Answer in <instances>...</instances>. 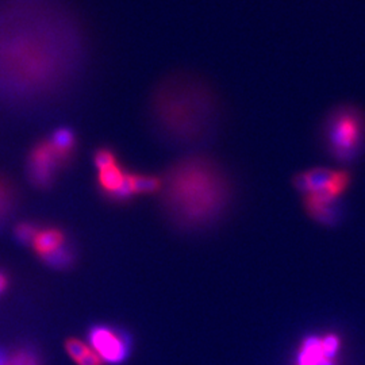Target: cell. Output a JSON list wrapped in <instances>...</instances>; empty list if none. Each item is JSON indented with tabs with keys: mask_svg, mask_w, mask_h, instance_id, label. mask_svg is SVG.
I'll return each instance as SVG.
<instances>
[{
	"mask_svg": "<svg viewBox=\"0 0 365 365\" xmlns=\"http://www.w3.org/2000/svg\"><path fill=\"white\" fill-rule=\"evenodd\" d=\"M160 203L179 231L198 233L216 226L230 211L234 186L226 168L202 152H189L162 175Z\"/></svg>",
	"mask_w": 365,
	"mask_h": 365,
	"instance_id": "cell-1",
	"label": "cell"
},
{
	"mask_svg": "<svg viewBox=\"0 0 365 365\" xmlns=\"http://www.w3.org/2000/svg\"><path fill=\"white\" fill-rule=\"evenodd\" d=\"M152 121L164 142L175 148H196L216 134L219 105L204 81L175 73L153 94Z\"/></svg>",
	"mask_w": 365,
	"mask_h": 365,
	"instance_id": "cell-2",
	"label": "cell"
},
{
	"mask_svg": "<svg viewBox=\"0 0 365 365\" xmlns=\"http://www.w3.org/2000/svg\"><path fill=\"white\" fill-rule=\"evenodd\" d=\"M322 144L336 162H354L365 147L364 112L353 105H338L330 110L322 123Z\"/></svg>",
	"mask_w": 365,
	"mask_h": 365,
	"instance_id": "cell-3",
	"label": "cell"
},
{
	"mask_svg": "<svg viewBox=\"0 0 365 365\" xmlns=\"http://www.w3.org/2000/svg\"><path fill=\"white\" fill-rule=\"evenodd\" d=\"M351 175L347 169L315 166L299 172L292 184L303 195H314L324 199H342L349 189Z\"/></svg>",
	"mask_w": 365,
	"mask_h": 365,
	"instance_id": "cell-4",
	"label": "cell"
},
{
	"mask_svg": "<svg viewBox=\"0 0 365 365\" xmlns=\"http://www.w3.org/2000/svg\"><path fill=\"white\" fill-rule=\"evenodd\" d=\"M88 345L94 349L105 364L125 363L132 351L130 334L118 326L96 324L88 329Z\"/></svg>",
	"mask_w": 365,
	"mask_h": 365,
	"instance_id": "cell-5",
	"label": "cell"
},
{
	"mask_svg": "<svg viewBox=\"0 0 365 365\" xmlns=\"http://www.w3.org/2000/svg\"><path fill=\"white\" fill-rule=\"evenodd\" d=\"M27 177L37 189H52L57 172L65 169V160L57 153L49 138L37 141L27 154Z\"/></svg>",
	"mask_w": 365,
	"mask_h": 365,
	"instance_id": "cell-6",
	"label": "cell"
},
{
	"mask_svg": "<svg viewBox=\"0 0 365 365\" xmlns=\"http://www.w3.org/2000/svg\"><path fill=\"white\" fill-rule=\"evenodd\" d=\"M342 338L334 332L310 334L302 338L294 357V365H338Z\"/></svg>",
	"mask_w": 365,
	"mask_h": 365,
	"instance_id": "cell-7",
	"label": "cell"
},
{
	"mask_svg": "<svg viewBox=\"0 0 365 365\" xmlns=\"http://www.w3.org/2000/svg\"><path fill=\"white\" fill-rule=\"evenodd\" d=\"M342 199H324L314 195H303V207L311 219L322 226L334 228L342 219Z\"/></svg>",
	"mask_w": 365,
	"mask_h": 365,
	"instance_id": "cell-8",
	"label": "cell"
},
{
	"mask_svg": "<svg viewBox=\"0 0 365 365\" xmlns=\"http://www.w3.org/2000/svg\"><path fill=\"white\" fill-rule=\"evenodd\" d=\"M68 243L67 233L65 230L61 229L55 225H46L40 228L34 241L31 243L33 252L37 257H43L58 248H61L64 243Z\"/></svg>",
	"mask_w": 365,
	"mask_h": 365,
	"instance_id": "cell-9",
	"label": "cell"
},
{
	"mask_svg": "<svg viewBox=\"0 0 365 365\" xmlns=\"http://www.w3.org/2000/svg\"><path fill=\"white\" fill-rule=\"evenodd\" d=\"M127 172L129 171H126L120 162L105 169H100L96 179L97 189L110 199L123 186Z\"/></svg>",
	"mask_w": 365,
	"mask_h": 365,
	"instance_id": "cell-10",
	"label": "cell"
},
{
	"mask_svg": "<svg viewBox=\"0 0 365 365\" xmlns=\"http://www.w3.org/2000/svg\"><path fill=\"white\" fill-rule=\"evenodd\" d=\"M49 141L57 150V153L65 160L68 165H70V162L75 159V152L78 148V137L73 129L68 126L57 127L49 137Z\"/></svg>",
	"mask_w": 365,
	"mask_h": 365,
	"instance_id": "cell-11",
	"label": "cell"
},
{
	"mask_svg": "<svg viewBox=\"0 0 365 365\" xmlns=\"http://www.w3.org/2000/svg\"><path fill=\"white\" fill-rule=\"evenodd\" d=\"M65 351L76 365H105L103 360L88 345V342H84L79 338H68Z\"/></svg>",
	"mask_w": 365,
	"mask_h": 365,
	"instance_id": "cell-12",
	"label": "cell"
},
{
	"mask_svg": "<svg viewBox=\"0 0 365 365\" xmlns=\"http://www.w3.org/2000/svg\"><path fill=\"white\" fill-rule=\"evenodd\" d=\"M18 203V191L13 180L0 174V226L11 216Z\"/></svg>",
	"mask_w": 365,
	"mask_h": 365,
	"instance_id": "cell-13",
	"label": "cell"
},
{
	"mask_svg": "<svg viewBox=\"0 0 365 365\" xmlns=\"http://www.w3.org/2000/svg\"><path fill=\"white\" fill-rule=\"evenodd\" d=\"M129 183L134 198L138 195L160 194L162 187V176L130 172V171H129Z\"/></svg>",
	"mask_w": 365,
	"mask_h": 365,
	"instance_id": "cell-14",
	"label": "cell"
},
{
	"mask_svg": "<svg viewBox=\"0 0 365 365\" xmlns=\"http://www.w3.org/2000/svg\"><path fill=\"white\" fill-rule=\"evenodd\" d=\"M41 261L53 270H68L73 267L76 263V250L72 243H64L57 250H54L46 256L41 257Z\"/></svg>",
	"mask_w": 365,
	"mask_h": 365,
	"instance_id": "cell-15",
	"label": "cell"
},
{
	"mask_svg": "<svg viewBox=\"0 0 365 365\" xmlns=\"http://www.w3.org/2000/svg\"><path fill=\"white\" fill-rule=\"evenodd\" d=\"M11 365H43L40 351L30 345H22L10 351Z\"/></svg>",
	"mask_w": 365,
	"mask_h": 365,
	"instance_id": "cell-16",
	"label": "cell"
},
{
	"mask_svg": "<svg viewBox=\"0 0 365 365\" xmlns=\"http://www.w3.org/2000/svg\"><path fill=\"white\" fill-rule=\"evenodd\" d=\"M40 228V225L33 221H22L14 226V237L16 243L23 246L31 245Z\"/></svg>",
	"mask_w": 365,
	"mask_h": 365,
	"instance_id": "cell-17",
	"label": "cell"
},
{
	"mask_svg": "<svg viewBox=\"0 0 365 365\" xmlns=\"http://www.w3.org/2000/svg\"><path fill=\"white\" fill-rule=\"evenodd\" d=\"M92 162H94L95 168L97 171L108 168L111 165L118 164V156L117 153L111 148L107 147H100V148L95 149L94 154H92Z\"/></svg>",
	"mask_w": 365,
	"mask_h": 365,
	"instance_id": "cell-18",
	"label": "cell"
},
{
	"mask_svg": "<svg viewBox=\"0 0 365 365\" xmlns=\"http://www.w3.org/2000/svg\"><path fill=\"white\" fill-rule=\"evenodd\" d=\"M10 287V276L6 270L0 268V297L9 290Z\"/></svg>",
	"mask_w": 365,
	"mask_h": 365,
	"instance_id": "cell-19",
	"label": "cell"
},
{
	"mask_svg": "<svg viewBox=\"0 0 365 365\" xmlns=\"http://www.w3.org/2000/svg\"><path fill=\"white\" fill-rule=\"evenodd\" d=\"M0 365H11L10 363V351L0 348Z\"/></svg>",
	"mask_w": 365,
	"mask_h": 365,
	"instance_id": "cell-20",
	"label": "cell"
}]
</instances>
